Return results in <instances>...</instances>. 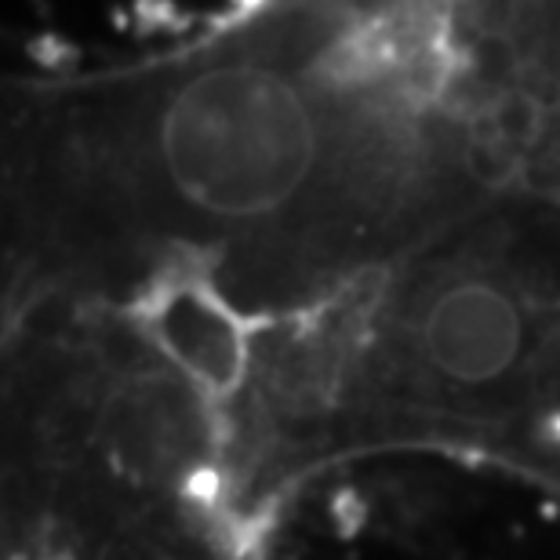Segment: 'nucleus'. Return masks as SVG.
Instances as JSON below:
<instances>
[{
  "mask_svg": "<svg viewBox=\"0 0 560 560\" xmlns=\"http://www.w3.org/2000/svg\"><path fill=\"white\" fill-rule=\"evenodd\" d=\"M480 98L485 59L430 0H302L84 98L51 172L95 241L288 295L455 219Z\"/></svg>",
  "mask_w": 560,
  "mask_h": 560,
  "instance_id": "obj_1",
  "label": "nucleus"
},
{
  "mask_svg": "<svg viewBox=\"0 0 560 560\" xmlns=\"http://www.w3.org/2000/svg\"><path fill=\"white\" fill-rule=\"evenodd\" d=\"M480 8H488L491 15L510 22V30H517V22L524 19V11H528L532 0H477Z\"/></svg>",
  "mask_w": 560,
  "mask_h": 560,
  "instance_id": "obj_2",
  "label": "nucleus"
}]
</instances>
